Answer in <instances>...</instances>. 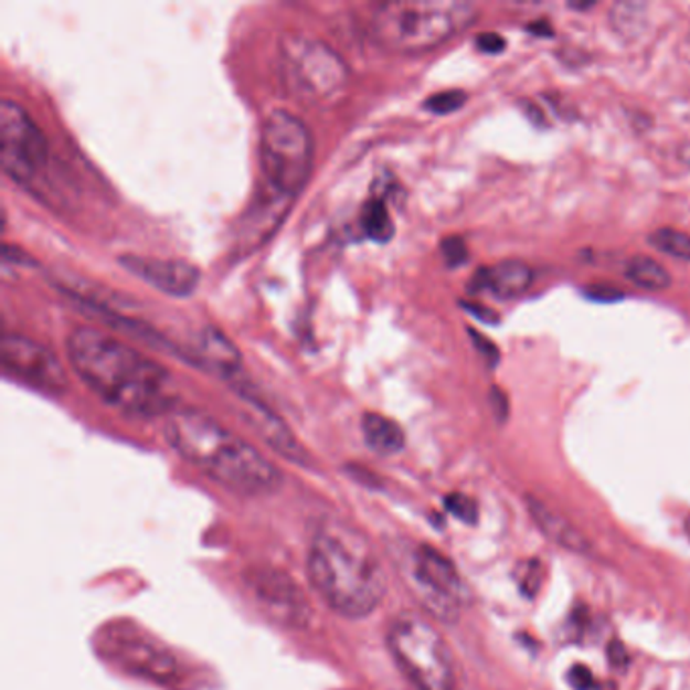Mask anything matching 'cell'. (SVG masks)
Segmentation results:
<instances>
[{"mask_svg":"<svg viewBox=\"0 0 690 690\" xmlns=\"http://www.w3.org/2000/svg\"><path fill=\"white\" fill-rule=\"evenodd\" d=\"M259 606L266 609L269 618L282 626L304 628L308 626L312 609L300 585L284 571L259 567L247 577Z\"/></svg>","mask_w":690,"mask_h":690,"instance_id":"11","label":"cell"},{"mask_svg":"<svg viewBox=\"0 0 690 690\" xmlns=\"http://www.w3.org/2000/svg\"><path fill=\"white\" fill-rule=\"evenodd\" d=\"M388 648L417 690H456V668L442 634L415 614H401L388 631Z\"/></svg>","mask_w":690,"mask_h":690,"instance_id":"6","label":"cell"},{"mask_svg":"<svg viewBox=\"0 0 690 690\" xmlns=\"http://www.w3.org/2000/svg\"><path fill=\"white\" fill-rule=\"evenodd\" d=\"M231 388L237 397L243 417L247 420V424L254 427L267 446L276 449L279 456H284L288 460L304 464L306 452H304L302 444L291 434L290 427L284 424V420L279 417L278 413L272 412L252 389L243 385V381L240 379L231 381Z\"/></svg>","mask_w":690,"mask_h":690,"instance_id":"12","label":"cell"},{"mask_svg":"<svg viewBox=\"0 0 690 690\" xmlns=\"http://www.w3.org/2000/svg\"><path fill=\"white\" fill-rule=\"evenodd\" d=\"M679 157L684 164L690 167V145L680 146Z\"/></svg>","mask_w":690,"mask_h":690,"instance_id":"34","label":"cell"},{"mask_svg":"<svg viewBox=\"0 0 690 690\" xmlns=\"http://www.w3.org/2000/svg\"><path fill=\"white\" fill-rule=\"evenodd\" d=\"M407 580L417 602L439 622L454 624L460 618L466 599L464 583L448 558L434 546L420 545L413 549Z\"/></svg>","mask_w":690,"mask_h":690,"instance_id":"8","label":"cell"},{"mask_svg":"<svg viewBox=\"0 0 690 690\" xmlns=\"http://www.w3.org/2000/svg\"><path fill=\"white\" fill-rule=\"evenodd\" d=\"M531 29H533V31H539L537 35H551V26H549L545 21H539L537 24H531Z\"/></svg>","mask_w":690,"mask_h":690,"instance_id":"33","label":"cell"},{"mask_svg":"<svg viewBox=\"0 0 690 690\" xmlns=\"http://www.w3.org/2000/svg\"><path fill=\"white\" fill-rule=\"evenodd\" d=\"M194 361L209 369L211 373L227 379L230 383L242 373V354L235 349V344L215 327L201 330L197 340V349H194Z\"/></svg>","mask_w":690,"mask_h":690,"instance_id":"15","label":"cell"},{"mask_svg":"<svg viewBox=\"0 0 690 690\" xmlns=\"http://www.w3.org/2000/svg\"><path fill=\"white\" fill-rule=\"evenodd\" d=\"M2 259H4V264H24V266L33 264V259L29 255H24L19 247H12L11 243H4Z\"/></svg>","mask_w":690,"mask_h":690,"instance_id":"29","label":"cell"},{"mask_svg":"<svg viewBox=\"0 0 690 690\" xmlns=\"http://www.w3.org/2000/svg\"><path fill=\"white\" fill-rule=\"evenodd\" d=\"M315 164V138L302 118L286 109L266 116L259 132L262 182L237 230V243L254 252L278 231Z\"/></svg>","mask_w":690,"mask_h":690,"instance_id":"2","label":"cell"},{"mask_svg":"<svg viewBox=\"0 0 690 690\" xmlns=\"http://www.w3.org/2000/svg\"><path fill=\"white\" fill-rule=\"evenodd\" d=\"M648 242L652 243L656 250H660L662 254L679 257L682 262H690V235L684 231L660 227V230L650 233Z\"/></svg>","mask_w":690,"mask_h":690,"instance_id":"20","label":"cell"},{"mask_svg":"<svg viewBox=\"0 0 690 690\" xmlns=\"http://www.w3.org/2000/svg\"><path fill=\"white\" fill-rule=\"evenodd\" d=\"M567 680H570L571 687L575 690H597V682H595L594 675H592V670L587 667H583V665H577V667H573L570 670V675H567Z\"/></svg>","mask_w":690,"mask_h":690,"instance_id":"25","label":"cell"},{"mask_svg":"<svg viewBox=\"0 0 690 690\" xmlns=\"http://www.w3.org/2000/svg\"><path fill=\"white\" fill-rule=\"evenodd\" d=\"M607 658H609V662H612L614 667L622 668L628 665L626 648H624V646L619 643L609 644V648H607Z\"/></svg>","mask_w":690,"mask_h":690,"instance_id":"30","label":"cell"},{"mask_svg":"<svg viewBox=\"0 0 690 690\" xmlns=\"http://www.w3.org/2000/svg\"><path fill=\"white\" fill-rule=\"evenodd\" d=\"M590 296L595 298V300H607V302H612V300L622 298V291L616 290V288H607V286H595V288L590 290Z\"/></svg>","mask_w":690,"mask_h":690,"instance_id":"32","label":"cell"},{"mask_svg":"<svg viewBox=\"0 0 690 690\" xmlns=\"http://www.w3.org/2000/svg\"><path fill=\"white\" fill-rule=\"evenodd\" d=\"M466 104V94L460 89H448V92H439L434 96L425 99L424 108L429 109L432 114L437 116H446L456 109H460Z\"/></svg>","mask_w":690,"mask_h":690,"instance_id":"21","label":"cell"},{"mask_svg":"<svg viewBox=\"0 0 690 690\" xmlns=\"http://www.w3.org/2000/svg\"><path fill=\"white\" fill-rule=\"evenodd\" d=\"M361 230L375 243H388L395 235V223L381 197H371L361 211Z\"/></svg>","mask_w":690,"mask_h":690,"instance_id":"18","label":"cell"},{"mask_svg":"<svg viewBox=\"0 0 690 690\" xmlns=\"http://www.w3.org/2000/svg\"><path fill=\"white\" fill-rule=\"evenodd\" d=\"M684 531H687V534H689L690 539V517L689 519H687V522H684Z\"/></svg>","mask_w":690,"mask_h":690,"instance_id":"35","label":"cell"},{"mask_svg":"<svg viewBox=\"0 0 690 690\" xmlns=\"http://www.w3.org/2000/svg\"><path fill=\"white\" fill-rule=\"evenodd\" d=\"M531 282H533L531 267L517 259H507L495 266L480 267L474 274L470 290L488 291L495 294L497 298H514L529 290Z\"/></svg>","mask_w":690,"mask_h":690,"instance_id":"14","label":"cell"},{"mask_svg":"<svg viewBox=\"0 0 690 690\" xmlns=\"http://www.w3.org/2000/svg\"><path fill=\"white\" fill-rule=\"evenodd\" d=\"M490 397H492V407H495V413L498 415V420L500 422H505V417L509 415V405H507V397H505V393H500V389L492 388L490 391Z\"/></svg>","mask_w":690,"mask_h":690,"instance_id":"31","label":"cell"},{"mask_svg":"<svg viewBox=\"0 0 690 690\" xmlns=\"http://www.w3.org/2000/svg\"><path fill=\"white\" fill-rule=\"evenodd\" d=\"M478 19V7L461 0H393L371 14V36L397 53H422L458 35Z\"/></svg>","mask_w":690,"mask_h":690,"instance_id":"5","label":"cell"},{"mask_svg":"<svg viewBox=\"0 0 690 690\" xmlns=\"http://www.w3.org/2000/svg\"><path fill=\"white\" fill-rule=\"evenodd\" d=\"M446 509H448V512H452L456 519H460L461 522L474 524V522L478 521V507H476L474 498L460 495V492L449 495V497L446 498Z\"/></svg>","mask_w":690,"mask_h":690,"instance_id":"22","label":"cell"},{"mask_svg":"<svg viewBox=\"0 0 690 690\" xmlns=\"http://www.w3.org/2000/svg\"><path fill=\"white\" fill-rule=\"evenodd\" d=\"M543 583V570H541V563L539 561H529L522 565V571L519 573V585H521L522 594L527 597H534L539 587Z\"/></svg>","mask_w":690,"mask_h":690,"instance_id":"23","label":"cell"},{"mask_svg":"<svg viewBox=\"0 0 690 690\" xmlns=\"http://www.w3.org/2000/svg\"><path fill=\"white\" fill-rule=\"evenodd\" d=\"M0 361L7 375L23 381L29 388L45 393H63L67 389V375L57 354L29 337L4 335Z\"/></svg>","mask_w":690,"mask_h":690,"instance_id":"10","label":"cell"},{"mask_svg":"<svg viewBox=\"0 0 690 690\" xmlns=\"http://www.w3.org/2000/svg\"><path fill=\"white\" fill-rule=\"evenodd\" d=\"M476 47L482 53H502L507 47V41L498 33H482L476 36Z\"/></svg>","mask_w":690,"mask_h":690,"instance_id":"27","label":"cell"},{"mask_svg":"<svg viewBox=\"0 0 690 690\" xmlns=\"http://www.w3.org/2000/svg\"><path fill=\"white\" fill-rule=\"evenodd\" d=\"M49 142L31 114L17 102H0V164L12 181L33 182L45 169Z\"/></svg>","mask_w":690,"mask_h":690,"instance_id":"9","label":"cell"},{"mask_svg":"<svg viewBox=\"0 0 690 690\" xmlns=\"http://www.w3.org/2000/svg\"><path fill=\"white\" fill-rule=\"evenodd\" d=\"M461 306L470 312V315L476 316L480 322H488V325H497L498 318L497 312H492V310H488L486 306H480V304L473 302H461Z\"/></svg>","mask_w":690,"mask_h":690,"instance_id":"28","label":"cell"},{"mask_svg":"<svg viewBox=\"0 0 690 690\" xmlns=\"http://www.w3.org/2000/svg\"><path fill=\"white\" fill-rule=\"evenodd\" d=\"M361 429L364 444L379 456H395L405 448V434L401 425L381 413H364Z\"/></svg>","mask_w":690,"mask_h":690,"instance_id":"17","label":"cell"},{"mask_svg":"<svg viewBox=\"0 0 690 690\" xmlns=\"http://www.w3.org/2000/svg\"><path fill=\"white\" fill-rule=\"evenodd\" d=\"M118 264L128 269L136 278L142 279L148 286L158 291L187 298L194 294L201 282L199 267L182 262V259H158V257H145V255H120Z\"/></svg>","mask_w":690,"mask_h":690,"instance_id":"13","label":"cell"},{"mask_svg":"<svg viewBox=\"0 0 690 690\" xmlns=\"http://www.w3.org/2000/svg\"><path fill=\"white\" fill-rule=\"evenodd\" d=\"M626 278L646 290H665L670 286V274L667 267L652 257H634L626 266Z\"/></svg>","mask_w":690,"mask_h":690,"instance_id":"19","label":"cell"},{"mask_svg":"<svg viewBox=\"0 0 690 690\" xmlns=\"http://www.w3.org/2000/svg\"><path fill=\"white\" fill-rule=\"evenodd\" d=\"M67 361L89 391L118 412L167 417L177 410L169 371L97 328H73L67 335Z\"/></svg>","mask_w":690,"mask_h":690,"instance_id":"1","label":"cell"},{"mask_svg":"<svg viewBox=\"0 0 690 690\" xmlns=\"http://www.w3.org/2000/svg\"><path fill=\"white\" fill-rule=\"evenodd\" d=\"M308 580L335 614L363 619L381 606L388 580L369 539L344 522L316 529L306 558Z\"/></svg>","mask_w":690,"mask_h":690,"instance_id":"3","label":"cell"},{"mask_svg":"<svg viewBox=\"0 0 690 690\" xmlns=\"http://www.w3.org/2000/svg\"><path fill=\"white\" fill-rule=\"evenodd\" d=\"M164 437L181 458L237 495L264 497L282 485V473L264 454L206 413L170 412Z\"/></svg>","mask_w":690,"mask_h":690,"instance_id":"4","label":"cell"},{"mask_svg":"<svg viewBox=\"0 0 690 690\" xmlns=\"http://www.w3.org/2000/svg\"><path fill=\"white\" fill-rule=\"evenodd\" d=\"M470 337L474 339V347L480 351V354L485 357L488 364H490V367H495V364L498 363L497 344H492L490 340L486 339L485 335L476 332L473 328H470Z\"/></svg>","mask_w":690,"mask_h":690,"instance_id":"26","label":"cell"},{"mask_svg":"<svg viewBox=\"0 0 690 690\" xmlns=\"http://www.w3.org/2000/svg\"><path fill=\"white\" fill-rule=\"evenodd\" d=\"M282 72L298 99L330 106L339 102L349 85V67L327 43L304 35H286L279 43Z\"/></svg>","mask_w":690,"mask_h":690,"instance_id":"7","label":"cell"},{"mask_svg":"<svg viewBox=\"0 0 690 690\" xmlns=\"http://www.w3.org/2000/svg\"><path fill=\"white\" fill-rule=\"evenodd\" d=\"M527 505L531 510V517L546 539L573 553H590V541L561 512L546 507L545 502L537 498H529Z\"/></svg>","mask_w":690,"mask_h":690,"instance_id":"16","label":"cell"},{"mask_svg":"<svg viewBox=\"0 0 690 690\" xmlns=\"http://www.w3.org/2000/svg\"><path fill=\"white\" fill-rule=\"evenodd\" d=\"M442 255H444V262H446L449 267H458L461 266V264H466V259H468L466 242H464L461 237H458V235L446 237V240L442 242Z\"/></svg>","mask_w":690,"mask_h":690,"instance_id":"24","label":"cell"}]
</instances>
